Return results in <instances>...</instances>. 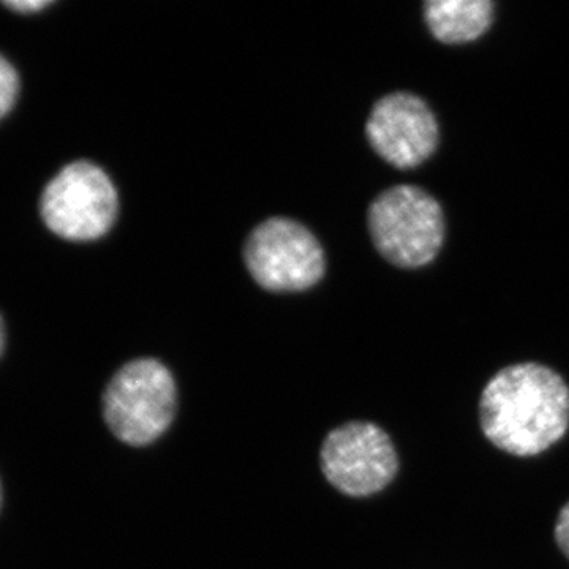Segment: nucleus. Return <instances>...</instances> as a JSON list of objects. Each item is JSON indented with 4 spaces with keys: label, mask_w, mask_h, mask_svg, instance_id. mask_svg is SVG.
<instances>
[{
    "label": "nucleus",
    "mask_w": 569,
    "mask_h": 569,
    "mask_svg": "<svg viewBox=\"0 0 569 569\" xmlns=\"http://www.w3.org/2000/svg\"><path fill=\"white\" fill-rule=\"evenodd\" d=\"M478 415L493 447L516 458H535L567 436L569 387L552 367L507 366L482 389Z\"/></svg>",
    "instance_id": "f257e3e1"
},
{
    "label": "nucleus",
    "mask_w": 569,
    "mask_h": 569,
    "mask_svg": "<svg viewBox=\"0 0 569 569\" xmlns=\"http://www.w3.org/2000/svg\"><path fill=\"white\" fill-rule=\"evenodd\" d=\"M367 222L378 252L399 268L432 263L443 246V209L417 186H396L378 194Z\"/></svg>",
    "instance_id": "f03ea898"
},
{
    "label": "nucleus",
    "mask_w": 569,
    "mask_h": 569,
    "mask_svg": "<svg viewBox=\"0 0 569 569\" xmlns=\"http://www.w3.org/2000/svg\"><path fill=\"white\" fill-rule=\"evenodd\" d=\"M174 413V378L157 359H134L121 367L103 392L104 422L112 436L132 447L162 437Z\"/></svg>",
    "instance_id": "7ed1b4c3"
},
{
    "label": "nucleus",
    "mask_w": 569,
    "mask_h": 569,
    "mask_svg": "<svg viewBox=\"0 0 569 569\" xmlns=\"http://www.w3.org/2000/svg\"><path fill=\"white\" fill-rule=\"evenodd\" d=\"M118 190L99 164L78 160L44 187L40 213L44 224L67 241H96L118 216Z\"/></svg>",
    "instance_id": "20e7f679"
},
{
    "label": "nucleus",
    "mask_w": 569,
    "mask_h": 569,
    "mask_svg": "<svg viewBox=\"0 0 569 569\" xmlns=\"http://www.w3.org/2000/svg\"><path fill=\"white\" fill-rule=\"evenodd\" d=\"M247 269L264 290L302 291L325 274L323 247L296 220L272 217L258 224L244 246Z\"/></svg>",
    "instance_id": "39448f33"
},
{
    "label": "nucleus",
    "mask_w": 569,
    "mask_h": 569,
    "mask_svg": "<svg viewBox=\"0 0 569 569\" xmlns=\"http://www.w3.org/2000/svg\"><path fill=\"white\" fill-rule=\"evenodd\" d=\"M321 470L348 497L381 492L399 473V456L391 437L370 421H351L331 430L320 452Z\"/></svg>",
    "instance_id": "423d86ee"
},
{
    "label": "nucleus",
    "mask_w": 569,
    "mask_h": 569,
    "mask_svg": "<svg viewBox=\"0 0 569 569\" xmlns=\"http://www.w3.org/2000/svg\"><path fill=\"white\" fill-rule=\"evenodd\" d=\"M366 134L373 151L400 170L425 163L440 140L436 114L410 92L389 93L378 100L370 111Z\"/></svg>",
    "instance_id": "0eeeda50"
},
{
    "label": "nucleus",
    "mask_w": 569,
    "mask_h": 569,
    "mask_svg": "<svg viewBox=\"0 0 569 569\" xmlns=\"http://www.w3.org/2000/svg\"><path fill=\"white\" fill-rule=\"evenodd\" d=\"M425 17L430 32L448 44L468 43L485 36L492 24L490 0H429Z\"/></svg>",
    "instance_id": "6e6552de"
},
{
    "label": "nucleus",
    "mask_w": 569,
    "mask_h": 569,
    "mask_svg": "<svg viewBox=\"0 0 569 569\" xmlns=\"http://www.w3.org/2000/svg\"><path fill=\"white\" fill-rule=\"evenodd\" d=\"M20 92L18 71L0 54V119L6 118L14 107Z\"/></svg>",
    "instance_id": "1a4fd4ad"
},
{
    "label": "nucleus",
    "mask_w": 569,
    "mask_h": 569,
    "mask_svg": "<svg viewBox=\"0 0 569 569\" xmlns=\"http://www.w3.org/2000/svg\"><path fill=\"white\" fill-rule=\"evenodd\" d=\"M553 539H556L557 548L569 561V501L561 507L559 516H557Z\"/></svg>",
    "instance_id": "9d476101"
},
{
    "label": "nucleus",
    "mask_w": 569,
    "mask_h": 569,
    "mask_svg": "<svg viewBox=\"0 0 569 569\" xmlns=\"http://www.w3.org/2000/svg\"><path fill=\"white\" fill-rule=\"evenodd\" d=\"M51 3L50 0H9V2H3V6L17 13H36V11L47 9Z\"/></svg>",
    "instance_id": "9b49d317"
},
{
    "label": "nucleus",
    "mask_w": 569,
    "mask_h": 569,
    "mask_svg": "<svg viewBox=\"0 0 569 569\" xmlns=\"http://www.w3.org/2000/svg\"><path fill=\"white\" fill-rule=\"evenodd\" d=\"M3 346H6V326H3L2 317H0V355H2Z\"/></svg>",
    "instance_id": "f8f14e48"
},
{
    "label": "nucleus",
    "mask_w": 569,
    "mask_h": 569,
    "mask_svg": "<svg viewBox=\"0 0 569 569\" xmlns=\"http://www.w3.org/2000/svg\"><path fill=\"white\" fill-rule=\"evenodd\" d=\"M0 500H2V496H0Z\"/></svg>",
    "instance_id": "ddd939ff"
}]
</instances>
